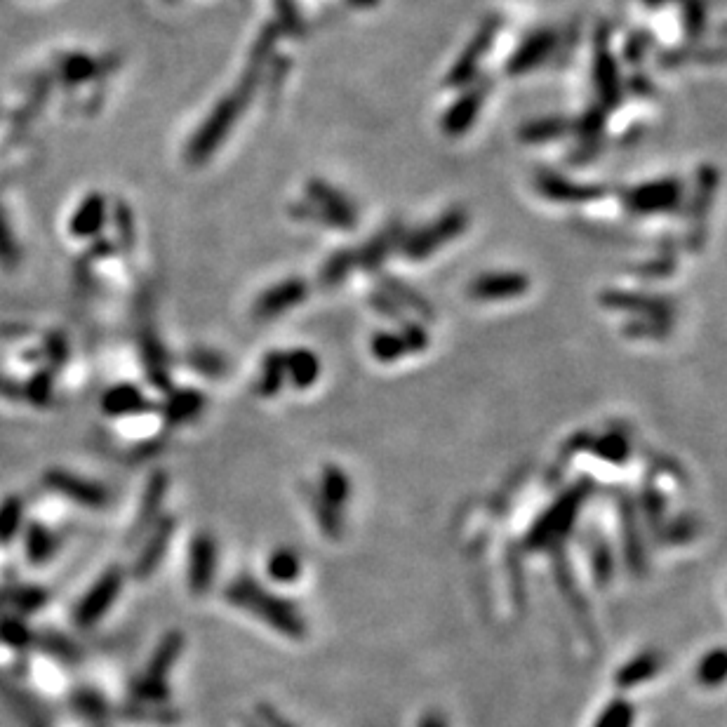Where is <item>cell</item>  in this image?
I'll return each mask as SVG.
<instances>
[{
  "instance_id": "obj_1",
  "label": "cell",
  "mask_w": 727,
  "mask_h": 727,
  "mask_svg": "<svg viewBox=\"0 0 727 727\" xmlns=\"http://www.w3.org/2000/svg\"><path fill=\"white\" fill-rule=\"evenodd\" d=\"M226 598H229V603L238 605V608L248 610L250 615L262 619V622L269 624L273 631L283 633L285 638L304 640L306 633H309V626H306L302 610H299L295 603H290L288 598L276 596V593L264 589L262 584L255 582V579L248 575L233 579L229 589H226Z\"/></svg>"
},
{
  "instance_id": "obj_2",
  "label": "cell",
  "mask_w": 727,
  "mask_h": 727,
  "mask_svg": "<svg viewBox=\"0 0 727 727\" xmlns=\"http://www.w3.org/2000/svg\"><path fill=\"white\" fill-rule=\"evenodd\" d=\"M259 76H262V69L255 64H250V69H248V73H245L240 88L236 92H231L229 97L222 99V102L215 106V111L210 113L208 120L203 123V128L196 132V137H193L189 144V153H186V156H189L193 165L205 163V160H208L212 153L217 151V146L224 142L226 135H229L233 128V123H236L240 113H243L245 106H248L250 95H252V90H255V83L259 80Z\"/></svg>"
},
{
  "instance_id": "obj_3",
  "label": "cell",
  "mask_w": 727,
  "mask_h": 727,
  "mask_svg": "<svg viewBox=\"0 0 727 727\" xmlns=\"http://www.w3.org/2000/svg\"><path fill=\"white\" fill-rule=\"evenodd\" d=\"M292 215L302 222H320L344 231L358 224V212L351 200L323 179H311L306 184V200L292 208Z\"/></svg>"
},
{
  "instance_id": "obj_4",
  "label": "cell",
  "mask_w": 727,
  "mask_h": 727,
  "mask_svg": "<svg viewBox=\"0 0 727 727\" xmlns=\"http://www.w3.org/2000/svg\"><path fill=\"white\" fill-rule=\"evenodd\" d=\"M591 495V480H579L575 488L565 492L558 502L551 504V509L544 513L542 518L537 520L535 528L530 530L528 535V549L532 551H544L551 549V546H558L560 539H563L572 530V523L582 511V504L586 497Z\"/></svg>"
},
{
  "instance_id": "obj_5",
  "label": "cell",
  "mask_w": 727,
  "mask_h": 727,
  "mask_svg": "<svg viewBox=\"0 0 727 727\" xmlns=\"http://www.w3.org/2000/svg\"><path fill=\"white\" fill-rule=\"evenodd\" d=\"M466 226H469L466 210L452 208L445 215H440L431 226H424V229L412 231L410 236H403V243H400L398 250L408 259H412V262H422V259L431 257L443 245H448L450 240L462 236Z\"/></svg>"
},
{
  "instance_id": "obj_6",
  "label": "cell",
  "mask_w": 727,
  "mask_h": 727,
  "mask_svg": "<svg viewBox=\"0 0 727 727\" xmlns=\"http://www.w3.org/2000/svg\"><path fill=\"white\" fill-rule=\"evenodd\" d=\"M683 182L676 177L657 179V182L640 184L624 193V208L631 215H662L676 212L683 203Z\"/></svg>"
},
{
  "instance_id": "obj_7",
  "label": "cell",
  "mask_w": 727,
  "mask_h": 727,
  "mask_svg": "<svg viewBox=\"0 0 727 727\" xmlns=\"http://www.w3.org/2000/svg\"><path fill=\"white\" fill-rule=\"evenodd\" d=\"M608 26H600L596 33V50H593V85L598 92V106L605 111L615 109L624 97L622 76H619L617 59L608 45Z\"/></svg>"
},
{
  "instance_id": "obj_8",
  "label": "cell",
  "mask_w": 727,
  "mask_h": 727,
  "mask_svg": "<svg viewBox=\"0 0 727 727\" xmlns=\"http://www.w3.org/2000/svg\"><path fill=\"white\" fill-rule=\"evenodd\" d=\"M499 26H502V22H499L497 15L488 17L483 24H480L476 36L469 40V45H466L462 55H459L457 62L452 64L448 80H445L448 88H466V85H471L473 80H476L480 64H483L485 55H488L492 43H495Z\"/></svg>"
},
{
  "instance_id": "obj_9",
  "label": "cell",
  "mask_w": 727,
  "mask_h": 727,
  "mask_svg": "<svg viewBox=\"0 0 727 727\" xmlns=\"http://www.w3.org/2000/svg\"><path fill=\"white\" fill-rule=\"evenodd\" d=\"M370 349L382 363H396L408 353H419L429 349V332L419 323H400V330L377 332L370 342Z\"/></svg>"
},
{
  "instance_id": "obj_10",
  "label": "cell",
  "mask_w": 727,
  "mask_h": 727,
  "mask_svg": "<svg viewBox=\"0 0 727 727\" xmlns=\"http://www.w3.org/2000/svg\"><path fill=\"white\" fill-rule=\"evenodd\" d=\"M560 38L563 36H560L556 29L532 31L530 36L518 45L516 52H513L509 64H506L509 76H523V73H530L532 69H537L539 64H544L546 59H551L553 52L558 50Z\"/></svg>"
},
{
  "instance_id": "obj_11",
  "label": "cell",
  "mask_w": 727,
  "mask_h": 727,
  "mask_svg": "<svg viewBox=\"0 0 727 727\" xmlns=\"http://www.w3.org/2000/svg\"><path fill=\"white\" fill-rule=\"evenodd\" d=\"M603 306L617 311L636 313L640 318H655L671 323L673 313H676V304L669 297L659 295H645V292H626V290H608L600 297Z\"/></svg>"
},
{
  "instance_id": "obj_12",
  "label": "cell",
  "mask_w": 727,
  "mask_h": 727,
  "mask_svg": "<svg viewBox=\"0 0 727 727\" xmlns=\"http://www.w3.org/2000/svg\"><path fill=\"white\" fill-rule=\"evenodd\" d=\"M530 290V278L518 271H492L473 278L469 295L478 302H504V299L520 297Z\"/></svg>"
},
{
  "instance_id": "obj_13",
  "label": "cell",
  "mask_w": 727,
  "mask_h": 727,
  "mask_svg": "<svg viewBox=\"0 0 727 727\" xmlns=\"http://www.w3.org/2000/svg\"><path fill=\"white\" fill-rule=\"evenodd\" d=\"M716 189H718V170L713 168V165H704V168L699 170L695 193H692V200H690L692 224H690V233H688V248H692V250L702 248V243L706 238L704 222H706V217H709Z\"/></svg>"
},
{
  "instance_id": "obj_14",
  "label": "cell",
  "mask_w": 727,
  "mask_h": 727,
  "mask_svg": "<svg viewBox=\"0 0 727 727\" xmlns=\"http://www.w3.org/2000/svg\"><path fill=\"white\" fill-rule=\"evenodd\" d=\"M488 92H490V80H480L476 85H469V88L462 92V97L450 106L443 120H440V128H443L445 135L462 137L473 125V120L478 118V111L480 106L485 104V99H488Z\"/></svg>"
},
{
  "instance_id": "obj_15",
  "label": "cell",
  "mask_w": 727,
  "mask_h": 727,
  "mask_svg": "<svg viewBox=\"0 0 727 727\" xmlns=\"http://www.w3.org/2000/svg\"><path fill=\"white\" fill-rule=\"evenodd\" d=\"M535 186L544 198L553 200V203H589V200H596L605 193L603 186L572 182V179L553 170H539Z\"/></svg>"
},
{
  "instance_id": "obj_16",
  "label": "cell",
  "mask_w": 727,
  "mask_h": 727,
  "mask_svg": "<svg viewBox=\"0 0 727 727\" xmlns=\"http://www.w3.org/2000/svg\"><path fill=\"white\" fill-rule=\"evenodd\" d=\"M120 584H123V575H120L118 568L104 572V575L97 579V584L88 591V596L80 600L76 610L78 626L97 624L99 617H102L113 605V600H116Z\"/></svg>"
},
{
  "instance_id": "obj_17",
  "label": "cell",
  "mask_w": 727,
  "mask_h": 727,
  "mask_svg": "<svg viewBox=\"0 0 727 727\" xmlns=\"http://www.w3.org/2000/svg\"><path fill=\"white\" fill-rule=\"evenodd\" d=\"M45 483H48L52 490L62 492V495L73 499V502L92 506V509H102L104 504H109V492H106L102 485L90 483V480H83L62 469H52L45 473Z\"/></svg>"
},
{
  "instance_id": "obj_18",
  "label": "cell",
  "mask_w": 727,
  "mask_h": 727,
  "mask_svg": "<svg viewBox=\"0 0 727 727\" xmlns=\"http://www.w3.org/2000/svg\"><path fill=\"white\" fill-rule=\"evenodd\" d=\"M217 568V544L210 532H198L193 537L189 556V586L193 593H205L210 589Z\"/></svg>"
},
{
  "instance_id": "obj_19",
  "label": "cell",
  "mask_w": 727,
  "mask_h": 727,
  "mask_svg": "<svg viewBox=\"0 0 727 727\" xmlns=\"http://www.w3.org/2000/svg\"><path fill=\"white\" fill-rule=\"evenodd\" d=\"M309 295V285L304 283L302 278H288L283 283L273 285L264 292L262 297L257 299L255 304V316L262 320H269L278 313L292 309V306H299Z\"/></svg>"
},
{
  "instance_id": "obj_20",
  "label": "cell",
  "mask_w": 727,
  "mask_h": 727,
  "mask_svg": "<svg viewBox=\"0 0 727 727\" xmlns=\"http://www.w3.org/2000/svg\"><path fill=\"white\" fill-rule=\"evenodd\" d=\"M605 118H608V111L603 106H591L589 111L584 113L582 118L575 123V135L579 137V149L572 153V163H586L598 153L600 139H603L605 132Z\"/></svg>"
},
{
  "instance_id": "obj_21",
  "label": "cell",
  "mask_w": 727,
  "mask_h": 727,
  "mask_svg": "<svg viewBox=\"0 0 727 727\" xmlns=\"http://www.w3.org/2000/svg\"><path fill=\"white\" fill-rule=\"evenodd\" d=\"M403 226L400 224H389L384 226L382 231L377 233L375 238L368 240V245H363V248L356 250V262L360 269L365 271H377L379 266H382V262L386 257L391 255L393 250L400 248V243H403Z\"/></svg>"
},
{
  "instance_id": "obj_22",
  "label": "cell",
  "mask_w": 727,
  "mask_h": 727,
  "mask_svg": "<svg viewBox=\"0 0 727 727\" xmlns=\"http://www.w3.org/2000/svg\"><path fill=\"white\" fill-rule=\"evenodd\" d=\"M664 666V655L662 652L657 650H645L640 652V655L631 657L629 662H626L622 669L617 671L615 676V683L619 690H631V688H638V685L648 683V680H652L657 676L659 671H662Z\"/></svg>"
},
{
  "instance_id": "obj_23",
  "label": "cell",
  "mask_w": 727,
  "mask_h": 727,
  "mask_svg": "<svg viewBox=\"0 0 727 727\" xmlns=\"http://www.w3.org/2000/svg\"><path fill=\"white\" fill-rule=\"evenodd\" d=\"M172 532H175V520L172 518H165L163 523L156 525V530H153L149 542L144 544L142 553H139V558L135 563V577H139V579L149 577L151 572L158 568V563L163 560L165 551H168Z\"/></svg>"
},
{
  "instance_id": "obj_24",
  "label": "cell",
  "mask_w": 727,
  "mask_h": 727,
  "mask_svg": "<svg viewBox=\"0 0 727 727\" xmlns=\"http://www.w3.org/2000/svg\"><path fill=\"white\" fill-rule=\"evenodd\" d=\"M622 532H624V558L631 572L645 570V546L638 528V511L631 502L622 504Z\"/></svg>"
},
{
  "instance_id": "obj_25",
  "label": "cell",
  "mask_w": 727,
  "mask_h": 727,
  "mask_svg": "<svg viewBox=\"0 0 727 727\" xmlns=\"http://www.w3.org/2000/svg\"><path fill=\"white\" fill-rule=\"evenodd\" d=\"M316 497L323 504H328L330 509L344 511V506L351 497L349 476H346V473L339 469L337 464H328L323 469V476H320V485H318Z\"/></svg>"
},
{
  "instance_id": "obj_26",
  "label": "cell",
  "mask_w": 727,
  "mask_h": 727,
  "mask_svg": "<svg viewBox=\"0 0 727 727\" xmlns=\"http://www.w3.org/2000/svg\"><path fill=\"white\" fill-rule=\"evenodd\" d=\"M149 400H146L139 389L130 384L113 386L104 393L102 398V410L111 417H123V415H137V412L149 410Z\"/></svg>"
},
{
  "instance_id": "obj_27",
  "label": "cell",
  "mask_w": 727,
  "mask_h": 727,
  "mask_svg": "<svg viewBox=\"0 0 727 727\" xmlns=\"http://www.w3.org/2000/svg\"><path fill=\"white\" fill-rule=\"evenodd\" d=\"M379 285H382L384 295H389L393 302L403 306V309H410L424 320H433V306L426 302L417 290L405 285L403 280H398L396 276H379Z\"/></svg>"
},
{
  "instance_id": "obj_28",
  "label": "cell",
  "mask_w": 727,
  "mask_h": 727,
  "mask_svg": "<svg viewBox=\"0 0 727 727\" xmlns=\"http://www.w3.org/2000/svg\"><path fill=\"white\" fill-rule=\"evenodd\" d=\"M184 648V633L170 631L168 636L160 640L156 655L151 657L149 666H146L144 680H151V683H165V676H168L170 666L175 664V659Z\"/></svg>"
},
{
  "instance_id": "obj_29",
  "label": "cell",
  "mask_w": 727,
  "mask_h": 727,
  "mask_svg": "<svg viewBox=\"0 0 727 727\" xmlns=\"http://www.w3.org/2000/svg\"><path fill=\"white\" fill-rule=\"evenodd\" d=\"M575 130V123L570 118L563 116H549L532 120V123L523 125L518 132V137L523 139L525 144H539V142H553V139H563L572 135Z\"/></svg>"
},
{
  "instance_id": "obj_30",
  "label": "cell",
  "mask_w": 727,
  "mask_h": 727,
  "mask_svg": "<svg viewBox=\"0 0 727 727\" xmlns=\"http://www.w3.org/2000/svg\"><path fill=\"white\" fill-rule=\"evenodd\" d=\"M106 217V203L99 193H92L83 200V205L76 210V215L71 219V233L78 238L95 236V233L104 226Z\"/></svg>"
},
{
  "instance_id": "obj_31",
  "label": "cell",
  "mask_w": 727,
  "mask_h": 727,
  "mask_svg": "<svg viewBox=\"0 0 727 727\" xmlns=\"http://www.w3.org/2000/svg\"><path fill=\"white\" fill-rule=\"evenodd\" d=\"M285 375H288V379L297 389H309V386L318 382L320 375V363L316 353L306 349L285 353Z\"/></svg>"
},
{
  "instance_id": "obj_32",
  "label": "cell",
  "mask_w": 727,
  "mask_h": 727,
  "mask_svg": "<svg viewBox=\"0 0 727 727\" xmlns=\"http://www.w3.org/2000/svg\"><path fill=\"white\" fill-rule=\"evenodd\" d=\"M266 575L278 584H292L302 575V556L290 546H280V549L271 551L269 560H266Z\"/></svg>"
},
{
  "instance_id": "obj_33",
  "label": "cell",
  "mask_w": 727,
  "mask_h": 727,
  "mask_svg": "<svg viewBox=\"0 0 727 727\" xmlns=\"http://www.w3.org/2000/svg\"><path fill=\"white\" fill-rule=\"evenodd\" d=\"M205 405V398L200 396L198 391H177L172 393V396L168 398V403L163 405V415L165 419H168L170 424H184L189 422V419H193L198 415L200 410H203Z\"/></svg>"
},
{
  "instance_id": "obj_34",
  "label": "cell",
  "mask_w": 727,
  "mask_h": 727,
  "mask_svg": "<svg viewBox=\"0 0 727 727\" xmlns=\"http://www.w3.org/2000/svg\"><path fill=\"white\" fill-rule=\"evenodd\" d=\"M165 492H168V473L158 471L153 473L146 483L144 497H142V506H139V516H137V530H142L144 525H149L153 516H156L160 504H163Z\"/></svg>"
},
{
  "instance_id": "obj_35",
  "label": "cell",
  "mask_w": 727,
  "mask_h": 727,
  "mask_svg": "<svg viewBox=\"0 0 727 727\" xmlns=\"http://www.w3.org/2000/svg\"><path fill=\"white\" fill-rule=\"evenodd\" d=\"M589 448L596 452L600 459L610 464H624L631 455V440L622 431H610L603 433V436L591 440Z\"/></svg>"
},
{
  "instance_id": "obj_36",
  "label": "cell",
  "mask_w": 727,
  "mask_h": 727,
  "mask_svg": "<svg viewBox=\"0 0 727 727\" xmlns=\"http://www.w3.org/2000/svg\"><path fill=\"white\" fill-rule=\"evenodd\" d=\"M356 266H358L356 252L339 250L323 264V269H320V283H323L325 288H339Z\"/></svg>"
},
{
  "instance_id": "obj_37",
  "label": "cell",
  "mask_w": 727,
  "mask_h": 727,
  "mask_svg": "<svg viewBox=\"0 0 727 727\" xmlns=\"http://www.w3.org/2000/svg\"><path fill=\"white\" fill-rule=\"evenodd\" d=\"M285 379H288V375H285V353H269L262 365V377H259L257 384L259 396H276L283 389Z\"/></svg>"
},
{
  "instance_id": "obj_38",
  "label": "cell",
  "mask_w": 727,
  "mask_h": 727,
  "mask_svg": "<svg viewBox=\"0 0 727 727\" xmlns=\"http://www.w3.org/2000/svg\"><path fill=\"white\" fill-rule=\"evenodd\" d=\"M636 723V706L629 699L617 697L603 706L593 727H633Z\"/></svg>"
},
{
  "instance_id": "obj_39",
  "label": "cell",
  "mask_w": 727,
  "mask_h": 727,
  "mask_svg": "<svg viewBox=\"0 0 727 727\" xmlns=\"http://www.w3.org/2000/svg\"><path fill=\"white\" fill-rule=\"evenodd\" d=\"M55 549H57L55 535H52L50 530H45L43 525L31 523L29 532H26V556H29L36 565H40L48 558H52Z\"/></svg>"
},
{
  "instance_id": "obj_40",
  "label": "cell",
  "mask_w": 727,
  "mask_h": 727,
  "mask_svg": "<svg viewBox=\"0 0 727 727\" xmlns=\"http://www.w3.org/2000/svg\"><path fill=\"white\" fill-rule=\"evenodd\" d=\"M24 516V502L19 497H5L0 502V544H8L19 532Z\"/></svg>"
},
{
  "instance_id": "obj_41",
  "label": "cell",
  "mask_w": 727,
  "mask_h": 727,
  "mask_svg": "<svg viewBox=\"0 0 727 727\" xmlns=\"http://www.w3.org/2000/svg\"><path fill=\"white\" fill-rule=\"evenodd\" d=\"M697 680L704 688H718L725 680V650L716 648L706 652L697 666Z\"/></svg>"
},
{
  "instance_id": "obj_42",
  "label": "cell",
  "mask_w": 727,
  "mask_h": 727,
  "mask_svg": "<svg viewBox=\"0 0 727 727\" xmlns=\"http://www.w3.org/2000/svg\"><path fill=\"white\" fill-rule=\"evenodd\" d=\"M144 360L146 370H149V379L158 389H168L170 377H168V365H165V351L160 349L156 342H146L144 346Z\"/></svg>"
},
{
  "instance_id": "obj_43",
  "label": "cell",
  "mask_w": 727,
  "mask_h": 727,
  "mask_svg": "<svg viewBox=\"0 0 727 727\" xmlns=\"http://www.w3.org/2000/svg\"><path fill=\"white\" fill-rule=\"evenodd\" d=\"M591 570L600 586H605L610 582L612 570H615V563H612V551L603 537H598L596 542L591 544Z\"/></svg>"
},
{
  "instance_id": "obj_44",
  "label": "cell",
  "mask_w": 727,
  "mask_h": 727,
  "mask_svg": "<svg viewBox=\"0 0 727 727\" xmlns=\"http://www.w3.org/2000/svg\"><path fill=\"white\" fill-rule=\"evenodd\" d=\"M673 325L666 323V320H655V318H633L626 323L624 335L631 339H662L669 335Z\"/></svg>"
},
{
  "instance_id": "obj_45",
  "label": "cell",
  "mask_w": 727,
  "mask_h": 727,
  "mask_svg": "<svg viewBox=\"0 0 727 727\" xmlns=\"http://www.w3.org/2000/svg\"><path fill=\"white\" fill-rule=\"evenodd\" d=\"M640 511H643V518L648 520V523H652L650 528H655L657 532L662 530L666 504H664V497L659 495V492L652 488V485H648V488H645V492H643V499H640Z\"/></svg>"
},
{
  "instance_id": "obj_46",
  "label": "cell",
  "mask_w": 727,
  "mask_h": 727,
  "mask_svg": "<svg viewBox=\"0 0 727 727\" xmlns=\"http://www.w3.org/2000/svg\"><path fill=\"white\" fill-rule=\"evenodd\" d=\"M683 29L688 33V38L697 40L702 38L706 29V5L702 0H685L683 5Z\"/></svg>"
},
{
  "instance_id": "obj_47",
  "label": "cell",
  "mask_w": 727,
  "mask_h": 727,
  "mask_svg": "<svg viewBox=\"0 0 727 727\" xmlns=\"http://www.w3.org/2000/svg\"><path fill=\"white\" fill-rule=\"evenodd\" d=\"M97 73V62L90 57L73 55L62 62V78L66 83H80V80H88Z\"/></svg>"
},
{
  "instance_id": "obj_48",
  "label": "cell",
  "mask_w": 727,
  "mask_h": 727,
  "mask_svg": "<svg viewBox=\"0 0 727 727\" xmlns=\"http://www.w3.org/2000/svg\"><path fill=\"white\" fill-rule=\"evenodd\" d=\"M5 598H8L10 605H15V608L26 610V612L43 608L45 600H48L45 591H40V589H15V591L5 593Z\"/></svg>"
},
{
  "instance_id": "obj_49",
  "label": "cell",
  "mask_w": 727,
  "mask_h": 727,
  "mask_svg": "<svg viewBox=\"0 0 727 727\" xmlns=\"http://www.w3.org/2000/svg\"><path fill=\"white\" fill-rule=\"evenodd\" d=\"M673 269H676V250H673L671 245H664L662 257L655 259V262L643 264L638 269V273L645 278H662V276H669Z\"/></svg>"
},
{
  "instance_id": "obj_50",
  "label": "cell",
  "mask_w": 727,
  "mask_h": 727,
  "mask_svg": "<svg viewBox=\"0 0 727 727\" xmlns=\"http://www.w3.org/2000/svg\"><path fill=\"white\" fill-rule=\"evenodd\" d=\"M0 638H3L8 645H12V648H26V645L33 640L31 631L26 629L22 622H17V619H5V622H0Z\"/></svg>"
},
{
  "instance_id": "obj_51",
  "label": "cell",
  "mask_w": 727,
  "mask_h": 727,
  "mask_svg": "<svg viewBox=\"0 0 727 727\" xmlns=\"http://www.w3.org/2000/svg\"><path fill=\"white\" fill-rule=\"evenodd\" d=\"M650 48H652V38L648 36V33H636V36H631L624 45L626 62L640 64L645 59V55H648Z\"/></svg>"
},
{
  "instance_id": "obj_52",
  "label": "cell",
  "mask_w": 727,
  "mask_h": 727,
  "mask_svg": "<svg viewBox=\"0 0 727 727\" xmlns=\"http://www.w3.org/2000/svg\"><path fill=\"white\" fill-rule=\"evenodd\" d=\"M26 396H29L31 403L45 405L52 398V377L48 372H40L38 377L31 379L29 389H26Z\"/></svg>"
},
{
  "instance_id": "obj_53",
  "label": "cell",
  "mask_w": 727,
  "mask_h": 727,
  "mask_svg": "<svg viewBox=\"0 0 727 727\" xmlns=\"http://www.w3.org/2000/svg\"><path fill=\"white\" fill-rule=\"evenodd\" d=\"M370 304L375 306V311L382 313V316L391 318V320H396V323H405V318H403V306L393 302V299H391L389 295H384L382 290L372 292V295H370Z\"/></svg>"
},
{
  "instance_id": "obj_54",
  "label": "cell",
  "mask_w": 727,
  "mask_h": 727,
  "mask_svg": "<svg viewBox=\"0 0 727 727\" xmlns=\"http://www.w3.org/2000/svg\"><path fill=\"white\" fill-rule=\"evenodd\" d=\"M191 363L212 377H219L226 370V363L217 356V353H198V356H191Z\"/></svg>"
},
{
  "instance_id": "obj_55",
  "label": "cell",
  "mask_w": 727,
  "mask_h": 727,
  "mask_svg": "<svg viewBox=\"0 0 727 727\" xmlns=\"http://www.w3.org/2000/svg\"><path fill=\"white\" fill-rule=\"evenodd\" d=\"M0 259H3L5 264H15V259H17L15 243H12L10 229H8V224H5L3 212H0Z\"/></svg>"
},
{
  "instance_id": "obj_56",
  "label": "cell",
  "mask_w": 727,
  "mask_h": 727,
  "mask_svg": "<svg viewBox=\"0 0 727 727\" xmlns=\"http://www.w3.org/2000/svg\"><path fill=\"white\" fill-rule=\"evenodd\" d=\"M257 711H259V718H262L264 727H297L295 723H290V720L285 716H280L276 709H271V706L259 704Z\"/></svg>"
},
{
  "instance_id": "obj_57",
  "label": "cell",
  "mask_w": 727,
  "mask_h": 727,
  "mask_svg": "<svg viewBox=\"0 0 727 727\" xmlns=\"http://www.w3.org/2000/svg\"><path fill=\"white\" fill-rule=\"evenodd\" d=\"M417 727H450V725H448V718H445L440 711H426L424 716L419 718Z\"/></svg>"
},
{
  "instance_id": "obj_58",
  "label": "cell",
  "mask_w": 727,
  "mask_h": 727,
  "mask_svg": "<svg viewBox=\"0 0 727 727\" xmlns=\"http://www.w3.org/2000/svg\"><path fill=\"white\" fill-rule=\"evenodd\" d=\"M118 226H120V233H125V243H128V245H132V238H135V233H132V222H130V212H128V208H123V205H120V208H118Z\"/></svg>"
},
{
  "instance_id": "obj_59",
  "label": "cell",
  "mask_w": 727,
  "mask_h": 727,
  "mask_svg": "<svg viewBox=\"0 0 727 727\" xmlns=\"http://www.w3.org/2000/svg\"><path fill=\"white\" fill-rule=\"evenodd\" d=\"M0 396H5V398H22V389H19V384L10 382V379L0 377Z\"/></svg>"
},
{
  "instance_id": "obj_60",
  "label": "cell",
  "mask_w": 727,
  "mask_h": 727,
  "mask_svg": "<svg viewBox=\"0 0 727 727\" xmlns=\"http://www.w3.org/2000/svg\"><path fill=\"white\" fill-rule=\"evenodd\" d=\"M643 3H645V5H652V8H657V5L666 3V0H643Z\"/></svg>"
},
{
  "instance_id": "obj_61",
  "label": "cell",
  "mask_w": 727,
  "mask_h": 727,
  "mask_svg": "<svg viewBox=\"0 0 727 727\" xmlns=\"http://www.w3.org/2000/svg\"><path fill=\"white\" fill-rule=\"evenodd\" d=\"M351 3H356V5H375L377 0H351Z\"/></svg>"
}]
</instances>
